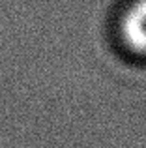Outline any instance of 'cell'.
<instances>
[{"label":"cell","instance_id":"6da1fadb","mask_svg":"<svg viewBox=\"0 0 146 148\" xmlns=\"http://www.w3.org/2000/svg\"><path fill=\"white\" fill-rule=\"evenodd\" d=\"M116 38L131 56L146 60V0H129L120 10Z\"/></svg>","mask_w":146,"mask_h":148}]
</instances>
